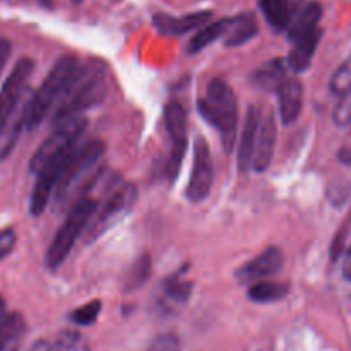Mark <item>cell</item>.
Returning <instances> with one entry per match:
<instances>
[{
    "label": "cell",
    "instance_id": "27",
    "mask_svg": "<svg viewBox=\"0 0 351 351\" xmlns=\"http://www.w3.org/2000/svg\"><path fill=\"white\" fill-rule=\"evenodd\" d=\"M52 351H92L90 343L77 330H62L52 344Z\"/></svg>",
    "mask_w": 351,
    "mask_h": 351
},
{
    "label": "cell",
    "instance_id": "15",
    "mask_svg": "<svg viewBox=\"0 0 351 351\" xmlns=\"http://www.w3.org/2000/svg\"><path fill=\"white\" fill-rule=\"evenodd\" d=\"M279 114L282 124H293L303 109V84L296 77H286L278 88Z\"/></svg>",
    "mask_w": 351,
    "mask_h": 351
},
{
    "label": "cell",
    "instance_id": "12",
    "mask_svg": "<svg viewBox=\"0 0 351 351\" xmlns=\"http://www.w3.org/2000/svg\"><path fill=\"white\" fill-rule=\"evenodd\" d=\"M276 141H278V124L272 110H260L258 131H256L255 154L252 169L256 172L267 171L274 157Z\"/></svg>",
    "mask_w": 351,
    "mask_h": 351
},
{
    "label": "cell",
    "instance_id": "21",
    "mask_svg": "<svg viewBox=\"0 0 351 351\" xmlns=\"http://www.w3.org/2000/svg\"><path fill=\"white\" fill-rule=\"evenodd\" d=\"M229 25H231V18L219 19V21L207 23L205 26H202L200 32L190 40L188 43V52L190 53H198L200 50L207 49L208 45H212L217 40L224 38L226 33H228Z\"/></svg>",
    "mask_w": 351,
    "mask_h": 351
},
{
    "label": "cell",
    "instance_id": "2",
    "mask_svg": "<svg viewBox=\"0 0 351 351\" xmlns=\"http://www.w3.org/2000/svg\"><path fill=\"white\" fill-rule=\"evenodd\" d=\"M106 154V145L100 140H90L84 143H77L71 150L62 172H60L59 183L56 188V202L64 205V202L71 197H76L77 191H86L97 180L100 171H97V165L102 160Z\"/></svg>",
    "mask_w": 351,
    "mask_h": 351
},
{
    "label": "cell",
    "instance_id": "34",
    "mask_svg": "<svg viewBox=\"0 0 351 351\" xmlns=\"http://www.w3.org/2000/svg\"><path fill=\"white\" fill-rule=\"evenodd\" d=\"M29 351H52V344L47 343L45 339H40L36 343H33V346L29 348Z\"/></svg>",
    "mask_w": 351,
    "mask_h": 351
},
{
    "label": "cell",
    "instance_id": "20",
    "mask_svg": "<svg viewBox=\"0 0 351 351\" xmlns=\"http://www.w3.org/2000/svg\"><path fill=\"white\" fill-rule=\"evenodd\" d=\"M256 33H258V25H256L255 14L243 12V14L231 18V25H229L228 33L224 36V43L226 47H239L255 38Z\"/></svg>",
    "mask_w": 351,
    "mask_h": 351
},
{
    "label": "cell",
    "instance_id": "7",
    "mask_svg": "<svg viewBox=\"0 0 351 351\" xmlns=\"http://www.w3.org/2000/svg\"><path fill=\"white\" fill-rule=\"evenodd\" d=\"M84 130H86V119L83 116L71 117V119L57 124L56 131L40 145V148L29 160V171L36 174L50 158L71 150L74 145L80 143Z\"/></svg>",
    "mask_w": 351,
    "mask_h": 351
},
{
    "label": "cell",
    "instance_id": "4",
    "mask_svg": "<svg viewBox=\"0 0 351 351\" xmlns=\"http://www.w3.org/2000/svg\"><path fill=\"white\" fill-rule=\"evenodd\" d=\"M77 57L74 56H64L60 57L56 62V66L52 67L47 77L43 80V83L40 84V88L33 93L32 97L26 102L25 109V128L26 130H35L36 126L42 124V121L45 119L47 114L53 109V106L57 104L59 97L62 95L64 88H66L67 81L73 76V73L76 71Z\"/></svg>",
    "mask_w": 351,
    "mask_h": 351
},
{
    "label": "cell",
    "instance_id": "11",
    "mask_svg": "<svg viewBox=\"0 0 351 351\" xmlns=\"http://www.w3.org/2000/svg\"><path fill=\"white\" fill-rule=\"evenodd\" d=\"M285 265V253L278 246H269L260 255L246 262L236 271V279L239 285H253V282L265 281L267 278L278 274Z\"/></svg>",
    "mask_w": 351,
    "mask_h": 351
},
{
    "label": "cell",
    "instance_id": "33",
    "mask_svg": "<svg viewBox=\"0 0 351 351\" xmlns=\"http://www.w3.org/2000/svg\"><path fill=\"white\" fill-rule=\"evenodd\" d=\"M11 50H12L11 42H9L8 38H0V74H2L9 57H11Z\"/></svg>",
    "mask_w": 351,
    "mask_h": 351
},
{
    "label": "cell",
    "instance_id": "10",
    "mask_svg": "<svg viewBox=\"0 0 351 351\" xmlns=\"http://www.w3.org/2000/svg\"><path fill=\"white\" fill-rule=\"evenodd\" d=\"M212 184H214V162H212L210 147L205 138L197 136L193 143V167L186 188V197L193 204H198L210 195Z\"/></svg>",
    "mask_w": 351,
    "mask_h": 351
},
{
    "label": "cell",
    "instance_id": "38",
    "mask_svg": "<svg viewBox=\"0 0 351 351\" xmlns=\"http://www.w3.org/2000/svg\"><path fill=\"white\" fill-rule=\"evenodd\" d=\"M74 4H81V2H83V0H73Z\"/></svg>",
    "mask_w": 351,
    "mask_h": 351
},
{
    "label": "cell",
    "instance_id": "8",
    "mask_svg": "<svg viewBox=\"0 0 351 351\" xmlns=\"http://www.w3.org/2000/svg\"><path fill=\"white\" fill-rule=\"evenodd\" d=\"M164 124L171 140V155L165 169L169 178L174 180L178 178L188 148V117L184 107L178 102H169L164 109Z\"/></svg>",
    "mask_w": 351,
    "mask_h": 351
},
{
    "label": "cell",
    "instance_id": "19",
    "mask_svg": "<svg viewBox=\"0 0 351 351\" xmlns=\"http://www.w3.org/2000/svg\"><path fill=\"white\" fill-rule=\"evenodd\" d=\"M320 18H322V8H320V4H317V2H306V4L300 5L291 25L288 28L289 40L293 42L298 36L306 35V33L319 28Z\"/></svg>",
    "mask_w": 351,
    "mask_h": 351
},
{
    "label": "cell",
    "instance_id": "13",
    "mask_svg": "<svg viewBox=\"0 0 351 351\" xmlns=\"http://www.w3.org/2000/svg\"><path fill=\"white\" fill-rule=\"evenodd\" d=\"M193 293V285L184 278V272H176L164 279L157 296V306L160 312H176L184 306Z\"/></svg>",
    "mask_w": 351,
    "mask_h": 351
},
{
    "label": "cell",
    "instance_id": "17",
    "mask_svg": "<svg viewBox=\"0 0 351 351\" xmlns=\"http://www.w3.org/2000/svg\"><path fill=\"white\" fill-rule=\"evenodd\" d=\"M320 36H322V29L317 28L293 40L291 52L288 53V59H286V67L293 73H303V71L308 69L317 45L320 42Z\"/></svg>",
    "mask_w": 351,
    "mask_h": 351
},
{
    "label": "cell",
    "instance_id": "14",
    "mask_svg": "<svg viewBox=\"0 0 351 351\" xmlns=\"http://www.w3.org/2000/svg\"><path fill=\"white\" fill-rule=\"evenodd\" d=\"M210 18V11L191 12V14L181 16V18H174V16L169 14H155L154 26L158 29V33L165 36H181L191 29L205 26Z\"/></svg>",
    "mask_w": 351,
    "mask_h": 351
},
{
    "label": "cell",
    "instance_id": "25",
    "mask_svg": "<svg viewBox=\"0 0 351 351\" xmlns=\"http://www.w3.org/2000/svg\"><path fill=\"white\" fill-rule=\"evenodd\" d=\"M289 293V286L285 282L258 281L250 285L248 298L255 303H274L285 298Z\"/></svg>",
    "mask_w": 351,
    "mask_h": 351
},
{
    "label": "cell",
    "instance_id": "3",
    "mask_svg": "<svg viewBox=\"0 0 351 351\" xmlns=\"http://www.w3.org/2000/svg\"><path fill=\"white\" fill-rule=\"evenodd\" d=\"M198 112L208 124L219 130L226 154L232 152L238 131V100L232 88L222 80H212L205 95L197 102Z\"/></svg>",
    "mask_w": 351,
    "mask_h": 351
},
{
    "label": "cell",
    "instance_id": "6",
    "mask_svg": "<svg viewBox=\"0 0 351 351\" xmlns=\"http://www.w3.org/2000/svg\"><path fill=\"white\" fill-rule=\"evenodd\" d=\"M138 190L134 184L123 183L116 188V190L110 191V195L107 197V200L104 202V205L100 208H97L95 214H93L92 221L86 228L88 241H95L100 236L106 234L110 228L117 224V222L123 221L126 217L128 212L133 208L134 202H136Z\"/></svg>",
    "mask_w": 351,
    "mask_h": 351
},
{
    "label": "cell",
    "instance_id": "22",
    "mask_svg": "<svg viewBox=\"0 0 351 351\" xmlns=\"http://www.w3.org/2000/svg\"><path fill=\"white\" fill-rule=\"evenodd\" d=\"M26 102H28V100H26ZM25 109L26 104L8 121V123L0 126V162L11 154L12 148L18 143L19 136H21V131L25 130Z\"/></svg>",
    "mask_w": 351,
    "mask_h": 351
},
{
    "label": "cell",
    "instance_id": "18",
    "mask_svg": "<svg viewBox=\"0 0 351 351\" xmlns=\"http://www.w3.org/2000/svg\"><path fill=\"white\" fill-rule=\"evenodd\" d=\"M263 18L276 32H288L300 5L293 0H258Z\"/></svg>",
    "mask_w": 351,
    "mask_h": 351
},
{
    "label": "cell",
    "instance_id": "30",
    "mask_svg": "<svg viewBox=\"0 0 351 351\" xmlns=\"http://www.w3.org/2000/svg\"><path fill=\"white\" fill-rule=\"evenodd\" d=\"M148 351H181V341L174 332L158 334L150 343Z\"/></svg>",
    "mask_w": 351,
    "mask_h": 351
},
{
    "label": "cell",
    "instance_id": "24",
    "mask_svg": "<svg viewBox=\"0 0 351 351\" xmlns=\"http://www.w3.org/2000/svg\"><path fill=\"white\" fill-rule=\"evenodd\" d=\"M286 80V66L281 59H274L260 66L253 74V83L263 90H276Z\"/></svg>",
    "mask_w": 351,
    "mask_h": 351
},
{
    "label": "cell",
    "instance_id": "9",
    "mask_svg": "<svg viewBox=\"0 0 351 351\" xmlns=\"http://www.w3.org/2000/svg\"><path fill=\"white\" fill-rule=\"evenodd\" d=\"M33 69H35V62L25 57L16 62L14 69L5 80L4 86L0 90V126L8 123L28 100L25 99V92Z\"/></svg>",
    "mask_w": 351,
    "mask_h": 351
},
{
    "label": "cell",
    "instance_id": "32",
    "mask_svg": "<svg viewBox=\"0 0 351 351\" xmlns=\"http://www.w3.org/2000/svg\"><path fill=\"white\" fill-rule=\"evenodd\" d=\"M16 246V232L14 229L8 228L0 231V260H4Z\"/></svg>",
    "mask_w": 351,
    "mask_h": 351
},
{
    "label": "cell",
    "instance_id": "28",
    "mask_svg": "<svg viewBox=\"0 0 351 351\" xmlns=\"http://www.w3.org/2000/svg\"><path fill=\"white\" fill-rule=\"evenodd\" d=\"M330 92L341 97L351 93V57L330 77Z\"/></svg>",
    "mask_w": 351,
    "mask_h": 351
},
{
    "label": "cell",
    "instance_id": "37",
    "mask_svg": "<svg viewBox=\"0 0 351 351\" xmlns=\"http://www.w3.org/2000/svg\"><path fill=\"white\" fill-rule=\"evenodd\" d=\"M341 157H343V160L346 162H351V148H344L343 152H341Z\"/></svg>",
    "mask_w": 351,
    "mask_h": 351
},
{
    "label": "cell",
    "instance_id": "35",
    "mask_svg": "<svg viewBox=\"0 0 351 351\" xmlns=\"http://www.w3.org/2000/svg\"><path fill=\"white\" fill-rule=\"evenodd\" d=\"M343 272H344V278L350 279L351 281V248L348 250L346 258H344V262H343Z\"/></svg>",
    "mask_w": 351,
    "mask_h": 351
},
{
    "label": "cell",
    "instance_id": "36",
    "mask_svg": "<svg viewBox=\"0 0 351 351\" xmlns=\"http://www.w3.org/2000/svg\"><path fill=\"white\" fill-rule=\"evenodd\" d=\"M8 306H5V300L0 296V329H2V326H4L5 319H8Z\"/></svg>",
    "mask_w": 351,
    "mask_h": 351
},
{
    "label": "cell",
    "instance_id": "16",
    "mask_svg": "<svg viewBox=\"0 0 351 351\" xmlns=\"http://www.w3.org/2000/svg\"><path fill=\"white\" fill-rule=\"evenodd\" d=\"M258 123H260V109L255 106H250L245 116V126H243L241 136H239V147H238L239 172H248L250 169H252Z\"/></svg>",
    "mask_w": 351,
    "mask_h": 351
},
{
    "label": "cell",
    "instance_id": "5",
    "mask_svg": "<svg viewBox=\"0 0 351 351\" xmlns=\"http://www.w3.org/2000/svg\"><path fill=\"white\" fill-rule=\"evenodd\" d=\"M97 210V200L92 197H81L73 204L66 215V221L59 228L57 234L53 236L49 250H47L45 262L49 269H57L64 263V260L69 256L74 243L80 238L83 231H86L88 224L92 221L93 214Z\"/></svg>",
    "mask_w": 351,
    "mask_h": 351
},
{
    "label": "cell",
    "instance_id": "31",
    "mask_svg": "<svg viewBox=\"0 0 351 351\" xmlns=\"http://www.w3.org/2000/svg\"><path fill=\"white\" fill-rule=\"evenodd\" d=\"M334 123L337 126H351V93L343 95L341 102L334 110Z\"/></svg>",
    "mask_w": 351,
    "mask_h": 351
},
{
    "label": "cell",
    "instance_id": "29",
    "mask_svg": "<svg viewBox=\"0 0 351 351\" xmlns=\"http://www.w3.org/2000/svg\"><path fill=\"white\" fill-rule=\"evenodd\" d=\"M100 310H102V303L99 300H92V302L84 303L80 308L73 310L71 313V320H73L76 326H92L100 315Z\"/></svg>",
    "mask_w": 351,
    "mask_h": 351
},
{
    "label": "cell",
    "instance_id": "23",
    "mask_svg": "<svg viewBox=\"0 0 351 351\" xmlns=\"http://www.w3.org/2000/svg\"><path fill=\"white\" fill-rule=\"evenodd\" d=\"M26 332V324L19 313H9L0 329V351H19Z\"/></svg>",
    "mask_w": 351,
    "mask_h": 351
},
{
    "label": "cell",
    "instance_id": "1",
    "mask_svg": "<svg viewBox=\"0 0 351 351\" xmlns=\"http://www.w3.org/2000/svg\"><path fill=\"white\" fill-rule=\"evenodd\" d=\"M107 95V71L104 64H77L76 71L67 81L62 95L53 106V123L60 124L71 117L97 106Z\"/></svg>",
    "mask_w": 351,
    "mask_h": 351
},
{
    "label": "cell",
    "instance_id": "26",
    "mask_svg": "<svg viewBox=\"0 0 351 351\" xmlns=\"http://www.w3.org/2000/svg\"><path fill=\"white\" fill-rule=\"evenodd\" d=\"M152 271V262L148 255L138 256L133 262V265L130 267V271L126 272V278H124V291L130 293L134 289H140L141 286L147 282V279L150 278Z\"/></svg>",
    "mask_w": 351,
    "mask_h": 351
}]
</instances>
